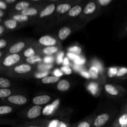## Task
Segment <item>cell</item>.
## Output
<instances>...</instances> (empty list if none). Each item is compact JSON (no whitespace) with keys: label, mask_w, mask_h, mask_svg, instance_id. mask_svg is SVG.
<instances>
[{"label":"cell","mask_w":127,"mask_h":127,"mask_svg":"<svg viewBox=\"0 0 127 127\" xmlns=\"http://www.w3.org/2000/svg\"><path fill=\"white\" fill-rule=\"evenodd\" d=\"M21 60V56L18 54H11L6 56L2 61V64L5 67H10L18 63Z\"/></svg>","instance_id":"6da1fadb"},{"label":"cell","mask_w":127,"mask_h":127,"mask_svg":"<svg viewBox=\"0 0 127 127\" xmlns=\"http://www.w3.org/2000/svg\"><path fill=\"white\" fill-rule=\"evenodd\" d=\"M110 117L108 114L104 113L98 115L93 122L92 127H102L107 124L109 120Z\"/></svg>","instance_id":"7a4b0ae2"},{"label":"cell","mask_w":127,"mask_h":127,"mask_svg":"<svg viewBox=\"0 0 127 127\" xmlns=\"http://www.w3.org/2000/svg\"><path fill=\"white\" fill-rule=\"evenodd\" d=\"M38 42L46 47H53L57 44V40L50 35H43L38 39Z\"/></svg>","instance_id":"3957f363"},{"label":"cell","mask_w":127,"mask_h":127,"mask_svg":"<svg viewBox=\"0 0 127 127\" xmlns=\"http://www.w3.org/2000/svg\"><path fill=\"white\" fill-rule=\"evenodd\" d=\"M7 100L10 103L16 105H24L27 102V98L22 95H11L7 98Z\"/></svg>","instance_id":"277c9868"},{"label":"cell","mask_w":127,"mask_h":127,"mask_svg":"<svg viewBox=\"0 0 127 127\" xmlns=\"http://www.w3.org/2000/svg\"><path fill=\"white\" fill-rule=\"evenodd\" d=\"M42 107L39 105H34L28 110L27 116L28 119H33L37 118L42 113Z\"/></svg>","instance_id":"5b68a950"},{"label":"cell","mask_w":127,"mask_h":127,"mask_svg":"<svg viewBox=\"0 0 127 127\" xmlns=\"http://www.w3.org/2000/svg\"><path fill=\"white\" fill-rule=\"evenodd\" d=\"M51 100V97L48 95H42L36 96L32 99V102L35 105H43L49 102Z\"/></svg>","instance_id":"8992f818"},{"label":"cell","mask_w":127,"mask_h":127,"mask_svg":"<svg viewBox=\"0 0 127 127\" xmlns=\"http://www.w3.org/2000/svg\"><path fill=\"white\" fill-rule=\"evenodd\" d=\"M56 8L57 7H55V4H50L48 5L47 7H45L40 12V13L39 14L40 17V18H43V17L50 16V15H52L54 12Z\"/></svg>","instance_id":"52a82bcc"},{"label":"cell","mask_w":127,"mask_h":127,"mask_svg":"<svg viewBox=\"0 0 127 127\" xmlns=\"http://www.w3.org/2000/svg\"><path fill=\"white\" fill-rule=\"evenodd\" d=\"M32 70V66L29 64H21L14 68V71L17 74H26Z\"/></svg>","instance_id":"ba28073f"},{"label":"cell","mask_w":127,"mask_h":127,"mask_svg":"<svg viewBox=\"0 0 127 127\" xmlns=\"http://www.w3.org/2000/svg\"><path fill=\"white\" fill-rule=\"evenodd\" d=\"M26 46V43L24 42H18L12 45L9 49V52L11 54H17L22 51Z\"/></svg>","instance_id":"9c48e42d"},{"label":"cell","mask_w":127,"mask_h":127,"mask_svg":"<svg viewBox=\"0 0 127 127\" xmlns=\"http://www.w3.org/2000/svg\"><path fill=\"white\" fill-rule=\"evenodd\" d=\"M71 30L69 27H64L60 29L58 32V38L61 40H64L71 35Z\"/></svg>","instance_id":"30bf717a"},{"label":"cell","mask_w":127,"mask_h":127,"mask_svg":"<svg viewBox=\"0 0 127 127\" xmlns=\"http://www.w3.org/2000/svg\"><path fill=\"white\" fill-rule=\"evenodd\" d=\"M57 89L58 91L62 92L66 91L70 88V83L66 79H62L57 84Z\"/></svg>","instance_id":"8fae6325"},{"label":"cell","mask_w":127,"mask_h":127,"mask_svg":"<svg viewBox=\"0 0 127 127\" xmlns=\"http://www.w3.org/2000/svg\"><path fill=\"white\" fill-rule=\"evenodd\" d=\"M96 9V4L94 2H90L86 6L83 10V12L86 15L92 14Z\"/></svg>","instance_id":"7c38bea8"},{"label":"cell","mask_w":127,"mask_h":127,"mask_svg":"<svg viewBox=\"0 0 127 127\" xmlns=\"http://www.w3.org/2000/svg\"><path fill=\"white\" fill-rule=\"evenodd\" d=\"M71 4L68 3L64 4H61L58 5V6L56 8V11L60 14H64L66 13V12H69L70 9H71Z\"/></svg>","instance_id":"4fadbf2b"},{"label":"cell","mask_w":127,"mask_h":127,"mask_svg":"<svg viewBox=\"0 0 127 127\" xmlns=\"http://www.w3.org/2000/svg\"><path fill=\"white\" fill-rule=\"evenodd\" d=\"M60 78L57 76H45L42 79V83L45 84H54L60 81Z\"/></svg>","instance_id":"5bb4252c"},{"label":"cell","mask_w":127,"mask_h":127,"mask_svg":"<svg viewBox=\"0 0 127 127\" xmlns=\"http://www.w3.org/2000/svg\"><path fill=\"white\" fill-rule=\"evenodd\" d=\"M104 89L108 94L112 95H117L119 94V91L115 87L110 84H106L104 86Z\"/></svg>","instance_id":"9a60e30c"},{"label":"cell","mask_w":127,"mask_h":127,"mask_svg":"<svg viewBox=\"0 0 127 127\" xmlns=\"http://www.w3.org/2000/svg\"><path fill=\"white\" fill-rule=\"evenodd\" d=\"M17 24H18V22L12 19H7L4 22V26L9 30L15 29L17 27Z\"/></svg>","instance_id":"2e32d148"},{"label":"cell","mask_w":127,"mask_h":127,"mask_svg":"<svg viewBox=\"0 0 127 127\" xmlns=\"http://www.w3.org/2000/svg\"><path fill=\"white\" fill-rule=\"evenodd\" d=\"M82 11V7L79 5H76L74 7H72L70 11L68 12V15L69 16L72 17H76L78 15L80 14Z\"/></svg>","instance_id":"e0dca14e"},{"label":"cell","mask_w":127,"mask_h":127,"mask_svg":"<svg viewBox=\"0 0 127 127\" xmlns=\"http://www.w3.org/2000/svg\"><path fill=\"white\" fill-rule=\"evenodd\" d=\"M30 5H31V4L29 2H26V1H21V2H19L18 3L16 4L14 8L16 11H24V10L30 7Z\"/></svg>","instance_id":"ac0fdd59"},{"label":"cell","mask_w":127,"mask_h":127,"mask_svg":"<svg viewBox=\"0 0 127 127\" xmlns=\"http://www.w3.org/2000/svg\"><path fill=\"white\" fill-rule=\"evenodd\" d=\"M37 13H38L37 9L35 8H33V7H29V8L21 11V14H22L29 16H29H35V15L37 14Z\"/></svg>","instance_id":"d6986e66"},{"label":"cell","mask_w":127,"mask_h":127,"mask_svg":"<svg viewBox=\"0 0 127 127\" xmlns=\"http://www.w3.org/2000/svg\"><path fill=\"white\" fill-rule=\"evenodd\" d=\"M58 50V47H55V46H53V47H45L43 49V53L46 55H52L55 54L57 53Z\"/></svg>","instance_id":"ffe728a7"},{"label":"cell","mask_w":127,"mask_h":127,"mask_svg":"<svg viewBox=\"0 0 127 127\" xmlns=\"http://www.w3.org/2000/svg\"><path fill=\"white\" fill-rule=\"evenodd\" d=\"M12 19L17 22H25L29 21V16H25L22 14H16L12 16Z\"/></svg>","instance_id":"44dd1931"},{"label":"cell","mask_w":127,"mask_h":127,"mask_svg":"<svg viewBox=\"0 0 127 127\" xmlns=\"http://www.w3.org/2000/svg\"><path fill=\"white\" fill-rule=\"evenodd\" d=\"M11 86V82L5 78H0V88L1 89H7Z\"/></svg>","instance_id":"7402d4cb"},{"label":"cell","mask_w":127,"mask_h":127,"mask_svg":"<svg viewBox=\"0 0 127 127\" xmlns=\"http://www.w3.org/2000/svg\"><path fill=\"white\" fill-rule=\"evenodd\" d=\"M41 60H42V58H41V57H40V56L35 55L33 56V57L27 58L26 62L28 63H29V64H33L36 63H38V62H40Z\"/></svg>","instance_id":"603a6c76"},{"label":"cell","mask_w":127,"mask_h":127,"mask_svg":"<svg viewBox=\"0 0 127 127\" xmlns=\"http://www.w3.org/2000/svg\"><path fill=\"white\" fill-rule=\"evenodd\" d=\"M12 111V108L7 105H2L0 107V114L4 115L11 113Z\"/></svg>","instance_id":"cb8c5ba5"},{"label":"cell","mask_w":127,"mask_h":127,"mask_svg":"<svg viewBox=\"0 0 127 127\" xmlns=\"http://www.w3.org/2000/svg\"><path fill=\"white\" fill-rule=\"evenodd\" d=\"M11 94V91L9 89H0V97L5 98L10 97Z\"/></svg>","instance_id":"d4e9b609"},{"label":"cell","mask_w":127,"mask_h":127,"mask_svg":"<svg viewBox=\"0 0 127 127\" xmlns=\"http://www.w3.org/2000/svg\"><path fill=\"white\" fill-rule=\"evenodd\" d=\"M35 50L33 48H31V47L26 49V50H25V52H24V56L25 57H26L27 58L33 57V56H35Z\"/></svg>","instance_id":"484cf974"},{"label":"cell","mask_w":127,"mask_h":127,"mask_svg":"<svg viewBox=\"0 0 127 127\" xmlns=\"http://www.w3.org/2000/svg\"><path fill=\"white\" fill-rule=\"evenodd\" d=\"M93 123L92 122H89L88 120H85V121L81 122L78 123L76 125L71 127H92Z\"/></svg>","instance_id":"4316f807"},{"label":"cell","mask_w":127,"mask_h":127,"mask_svg":"<svg viewBox=\"0 0 127 127\" xmlns=\"http://www.w3.org/2000/svg\"><path fill=\"white\" fill-rule=\"evenodd\" d=\"M127 68H121L120 69H119L117 72V75L119 77L123 76L124 75H127Z\"/></svg>","instance_id":"83f0119b"},{"label":"cell","mask_w":127,"mask_h":127,"mask_svg":"<svg viewBox=\"0 0 127 127\" xmlns=\"http://www.w3.org/2000/svg\"><path fill=\"white\" fill-rule=\"evenodd\" d=\"M112 2V0H99V3L103 6H107Z\"/></svg>","instance_id":"f1b7e54d"},{"label":"cell","mask_w":127,"mask_h":127,"mask_svg":"<svg viewBox=\"0 0 127 127\" xmlns=\"http://www.w3.org/2000/svg\"><path fill=\"white\" fill-rule=\"evenodd\" d=\"M6 45H7L6 41L4 39L1 38V39H0V48H1V49H2V48H4L6 47Z\"/></svg>","instance_id":"f546056e"},{"label":"cell","mask_w":127,"mask_h":127,"mask_svg":"<svg viewBox=\"0 0 127 127\" xmlns=\"http://www.w3.org/2000/svg\"><path fill=\"white\" fill-rule=\"evenodd\" d=\"M6 7H7V6H6V4H5V2H4L2 1H0V9H6Z\"/></svg>","instance_id":"4dcf8cb0"},{"label":"cell","mask_w":127,"mask_h":127,"mask_svg":"<svg viewBox=\"0 0 127 127\" xmlns=\"http://www.w3.org/2000/svg\"><path fill=\"white\" fill-rule=\"evenodd\" d=\"M4 27H5L3 26V25H1V26H0V35H2L3 32L5 31Z\"/></svg>","instance_id":"1f68e13d"},{"label":"cell","mask_w":127,"mask_h":127,"mask_svg":"<svg viewBox=\"0 0 127 127\" xmlns=\"http://www.w3.org/2000/svg\"><path fill=\"white\" fill-rule=\"evenodd\" d=\"M16 1V0H6V2L7 3H13Z\"/></svg>","instance_id":"d6a6232c"},{"label":"cell","mask_w":127,"mask_h":127,"mask_svg":"<svg viewBox=\"0 0 127 127\" xmlns=\"http://www.w3.org/2000/svg\"><path fill=\"white\" fill-rule=\"evenodd\" d=\"M3 16V11L2 9H0V17H2Z\"/></svg>","instance_id":"836d02e7"},{"label":"cell","mask_w":127,"mask_h":127,"mask_svg":"<svg viewBox=\"0 0 127 127\" xmlns=\"http://www.w3.org/2000/svg\"><path fill=\"white\" fill-rule=\"evenodd\" d=\"M26 127H43L42 126H37V125H29V126H27Z\"/></svg>","instance_id":"e575fe53"},{"label":"cell","mask_w":127,"mask_h":127,"mask_svg":"<svg viewBox=\"0 0 127 127\" xmlns=\"http://www.w3.org/2000/svg\"><path fill=\"white\" fill-rule=\"evenodd\" d=\"M126 31L127 32V27H126Z\"/></svg>","instance_id":"d590c367"}]
</instances>
